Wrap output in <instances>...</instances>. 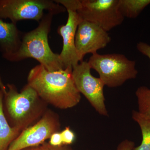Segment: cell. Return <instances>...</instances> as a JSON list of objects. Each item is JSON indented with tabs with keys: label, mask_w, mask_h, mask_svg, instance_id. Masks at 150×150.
I'll return each mask as SVG.
<instances>
[{
	"label": "cell",
	"mask_w": 150,
	"mask_h": 150,
	"mask_svg": "<svg viewBox=\"0 0 150 150\" xmlns=\"http://www.w3.org/2000/svg\"><path fill=\"white\" fill-rule=\"evenodd\" d=\"M77 11L81 18L108 32L122 24L124 18L118 7L119 0H81Z\"/></svg>",
	"instance_id": "cell-6"
},
{
	"label": "cell",
	"mask_w": 150,
	"mask_h": 150,
	"mask_svg": "<svg viewBox=\"0 0 150 150\" xmlns=\"http://www.w3.org/2000/svg\"><path fill=\"white\" fill-rule=\"evenodd\" d=\"M140 114L150 119V89L145 86L138 88L136 91Z\"/></svg>",
	"instance_id": "cell-15"
},
{
	"label": "cell",
	"mask_w": 150,
	"mask_h": 150,
	"mask_svg": "<svg viewBox=\"0 0 150 150\" xmlns=\"http://www.w3.org/2000/svg\"><path fill=\"white\" fill-rule=\"evenodd\" d=\"M88 62L82 61L73 67L72 76L76 87L92 106L103 116L108 115L105 101V85L101 79L93 76Z\"/></svg>",
	"instance_id": "cell-7"
},
{
	"label": "cell",
	"mask_w": 150,
	"mask_h": 150,
	"mask_svg": "<svg viewBox=\"0 0 150 150\" xmlns=\"http://www.w3.org/2000/svg\"><path fill=\"white\" fill-rule=\"evenodd\" d=\"M7 87L4 93L7 111L13 127L21 132L42 117L46 111L47 103L28 85L20 92L13 85L8 84Z\"/></svg>",
	"instance_id": "cell-3"
},
{
	"label": "cell",
	"mask_w": 150,
	"mask_h": 150,
	"mask_svg": "<svg viewBox=\"0 0 150 150\" xmlns=\"http://www.w3.org/2000/svg\"><path fill=\"white\" fill-rule=\"evenodd\" d=\"M149 4L150 0H119L118 7L124 18H136Z\"/></svg>",
	"instance_id": "cell-13"
},
{
	"label": "cell",
	"mask_w": 150,
	"mask_h": 150,
	"mask_svg": "<svg viewBox=\"0 0 150 150\" xmlns=\"http://www.w3.org/2000/svg\"><path fill=\"white\" fill-rule=\"evenodd\" d=\"M22 150H42L40 148V146H39L33 147H30L27 148V149H24Z\"/></svg>",
	"instance_id": "cell-22"
},
{
	"label": "cell",
	"mask_w": 150,
	"mask_h": 150,
	"mask_svg": "<svg viewBox=\"0 0 150 150\" xmlns=\"http://www.w3.org/2000/svg\"><path fill=\"white\" fill-rule=\"evenodd\" d=\"M22 35L16 23L0 18V51L4 59L11 62L19 49Z\"/></svg>",
	"instance_id": "cell-11"
},
{
	"label": "cell",
	"mask_w": 150,
	"mask_h": 150,
	"mask_svg": "<svg viewBox=\"0 0 150 150\" xmlns=\"http://www.w3.org/2000/svg\"><path fill=\"white\" fill-rule=\"evenodd\" d=\"M54 16L51 13L45 14L36 28L23 35L19 49L11 62L32 58L49 71L65 69L59 54L54 53L48 43V35Z\"/></svg>",
	"instance_id": "cell-2"
},
{
	"label": "cell",
	"mask_w": 150,
	"mask_h": 150,
	"mask_svg": "<svg viewBox=\"0 0 150 150\" xmlns=\"http://www.w3.org/2000/svg\"><path fill=\"white\" fill-rule=\"evenodd\" d=\"M88 62L91 69L95 70L105 86L116 88L126 81L137 78L138 71L136 62L118 54H93Z\"/></svg>",
	"instance_id": "cell-4"
},
{
	"label": "cell",
	"mask_w": 150,
	"mask_h": 150,
	"mask_svg": "<svg viewBox=\"0 0 150 150\" xmlns=\"http://www.w3.org/2000/svg\"><path fill=\"white\" fill-rule=\"evenodd\" d=\"M62 136L63 145H70L74 143L76 139V135L69 127H66L60 132Z\"/></svg>",
	"instance_id": "cell-17"
},
{
	"label": "cell",
	"mask_w": 150,
	"mask_h": 150,
	"mask_svg": "<svg viewBox=\"0 0 150 150\" xmlns=\"http://www.w3.org/2000/svg\"><path fill=\"white\" fill-rule=\"evenodd\" d=\"M48 143L51 146H59L63 145L60 132H56L52 134L50 138V141Z\"/></svg>",
	"instance_id": "cell-19"
},
{
	"label": "cell",
	"mask_w": 150,
	"mask_h": 150,
	"mask_svg": "<svg viewBox=\"0 0 150 150\" xmlns=\"http://www.w3.org/2000/svg\"><path fill=\"white\" fill-rule=\"evenodd\" d=\"M40 146L42 150H74L69 145H63L59 146H54L46 142L40 145Z\"/></svg>",
	"instance_id": "cell-18"
},
{
	"label": "cell",
	"mask_w": 150,
	"mask_h": 150,
	"mask_svg": "<svg viewBox=\"0 0 150 150\" xmlns=\"http://www.w3.org/2000/svg\"><path fill=\"white\" fill-rule=\"evenodd\" d=\"M132 118L140 126L142 136V142L133 150H150V119L145 118L136 110L132 112Z\"/></svg>",
	"instance_id": "cell-14"
},
{
	"label": "cell",
	"mask_w": 150,
	"mask_h": 150,
	"mask_svg": "<svg viewBox=\"0 0 150 150\" xmlns=\"http://www.w3.org/2000/svg\"><path fill=\"white\" fill-rule=\"evenodd\" d=\"M67 11V23L60 25L58 29V33L63 39V48L59 56L65 69L73 68L80 62L76 49L75 38L78 25L82 20L77 12L71 10Z\"/></svg>",
	"instance_id": "cell-10"
},
{
	"label": "cell",
	"mask_w": 150,
	"mask_h": 150,
	"mask_svg": "<svg viewBox=\"0 0 150 150\" xmlns=\"http://www.w3.org/2000/svg\"><path fill=\"white\" fill-rule=\"evenodd\" d=\"M59 116L51 110H47L37 123L21 132L7 150H22L39 146L60 129Z\"/></svg>",
	"instance_id": "cell-8"
},
{
	"label": "cell",
	"mask_w": 150,
	"mask_h": 150,
	"mask_svg": "<svg viewBox=\"0 0 150 150\" xmlns=\"http://www.w3.org/2000/svg\"><path fill=\"white\" fill-rule=\"evenodd\" d=\"M137 47L140 53L146 56L150 60V45L144 42H139L137 43Z\"/></svg>",
	"instance_id": "cell-20"
},
{
	"label": "cell",
	"mask_w": 150,
	"mask_h": 150,
	"mask_svg": "<svg viewBox=\"0 0 150 150\" xmlns=\"http://www.w3.org/2000/svg\"><path fill=\"white\" fill-rule=\"evenodd\" d=\"M3 93H0V150H7L11 143L20 134L16 127L9 125L3 109Z\"/></svg>",
	"instance_id": "cell-12"
},
{
	"label": "cell",
	"mask_w": 150,
	"mask_h": 150,
	"mask_svg": "<svg viewBox=\"0 0 150 150\" xmlns=\"http://www.w3.org/2000/svg\"><path fill=\"white\" fill-rule=\"evenodd\" d=\"M45 11L54 15L64 12L66 9L50 0H0V18L8 19L13 23L25 20L39 23Z\"/></svg>",
	"instance_id": "cell-5"
},
{
	"label": "cell",
	"mask_w": 150,
	"mask_h": 150,
	"mask_svg": "<svg viewBox=\"0 0 150 150\" xmlns=\"http://www.w3.org/2000/svg\"><path fill=\"white\" fill-rule=\"evenodd\" d=\"M72 70L69 67L49 71L41 65H37L30 71L27 84L46 103L60 109L71 108L81 99L73 79Z\"/></svg>",
	"instance_id": "cell-1"
},
{
	"label": "cell",
	"mask_w": 150,
	"mask_h": 150,
	"mask_svg": "<svg viewBox=\"0 0 150 150\" xmlns=\"http://www.w3.org/2000/svg\"><path fill=\"white\" fill-rule=\"evenodd\" d=\"M54 1L64 6L66 10H71L77 12L81 5V0H56Z\"/></svg>",
	"instance_id": "cell-16"
},
{
	"label": "cell",
	"mask_w": 150,
	"mask_h": 150,
	"mask_svg": "<svg viewBox=\"0 0 150 150\" xmlns=\"http://www.w3.org/2000/svg\"><path fill=\"white\" fill-rule=\"evenodd\" d=\"M1 90H0V93H1Z\"/></svg>",
	"instance_id": "cell-23"
},
{
	"label": "cell",
	"mask_w": 150,
	"mask_h": 150,
	"mask_svg": "<svg viewBox=\"0 0 150 150\" xmlns=\"http://www.w3.org/2000/svg\"><path fill=\"white\" fill-rule=\"evenodd\" d=\"M135 146V143L134 142L125 139L118 144L116 150H133Z\"/></svg>",
	"instance_id": "cell-21"
},
{
	"label": "cell",
	"mask_w": 150,
	"mask_h": 150,
	"mask_svg": "<svg viewBox=\"0 0 150 150\" xmlns=\"http://www.w3.org/2000/svg\"><path fill=\"white\" fill-rule=\"evenodd\" d=\"M110 41L111 38L107 31L93 23L82 20L78 25L75 38V45L80 62L83 61L86 54H96Z\"/></svg>",
	"instance_id": "cell-9"
}]
</instances>
